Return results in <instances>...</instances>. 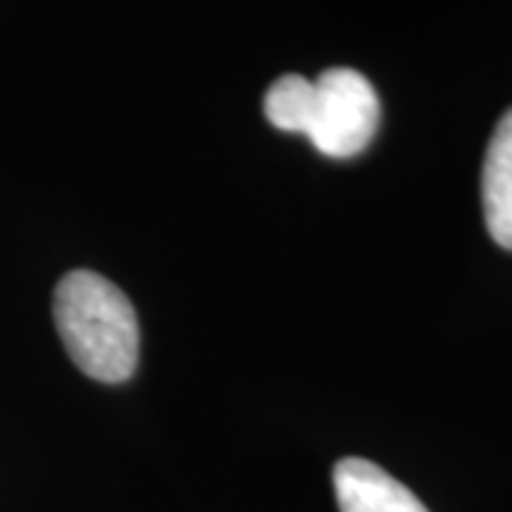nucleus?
Listing matches in <instances>:
<instances>
[{
  "instance_id": "nucleus-1",
  "label": "nucleus",
  "mask_w": 512,
  "mask_h": 512,
  "mask_svg": "<svg viewBox=\"0 0 512 512\" xmlns=\"http://www.w3.org/2000/svg\"><path fill=\"white\" fill-rule=\"evenodd\" d=\"M55 325L74 365L97 382H126L140 359V325L128 296L106 276L72 271L55 291Z\"/></svg>"
},
{
  "instance_id": "nucleus-3",
  "label": "nucleus",
  "mask_w": 512,
  "mask_h": 512,
  "mask_svg": "<svg viewBox=\"0 0 512 512\" xmlns=\"http://www.w3.org/2000/svg\"><path fill=\"white\" fill-rule=\"evenodd\" d=\"M339 512H427L402 481L367 458H342L333 467Z\"/></svg>"
},
{
  "instance_id": "nucleus-5",
  "label": "nucleus",
  "mask_w": 512,
  "mask_h": 512,
  "mask_svg": "<svg viewBox=\"0 0 512 512\" xmlns=\"http://www.w3.org/2000/svg\"><path fill=\"white\" fill-rule=\"evenodd\" d=\"M313 109V80L299 74L279 77L265 94V117L282 131L305 134L311 123Z\"/></svg>"
},
{
  "instance_id": "nucleus-4",
  "label": "nucleus",
  "mask_w": 512,
  "mask_h": 512,
  "mask_svg": "<svg viewBox=\"0 0 512 512\" xmlns=\"http://www.w3.org/2000/svg\"><path fill=\"white\" fill-rule=\"evenodd\" d=\"M481 202L490 237L512 251V109L498 120L484 154Z\"/></svg>"
},
{
  "instance_id": "nucleus-2",
  "label": "nucleus",
  "mask_w": 512,
  "mask_h": 512,
  "mask_svg": "<svg viewBox=\"0 0 512 512\" xmlns=\"http://www.w3.org/2000/svg\"><path fill=\"white\" fill-rule=\"evenodd\" d=\"M379 94L356 69H328L313 80V109L305 137L325 157L350 160L376 137Z\"/></svg>"
}]
</instances>
